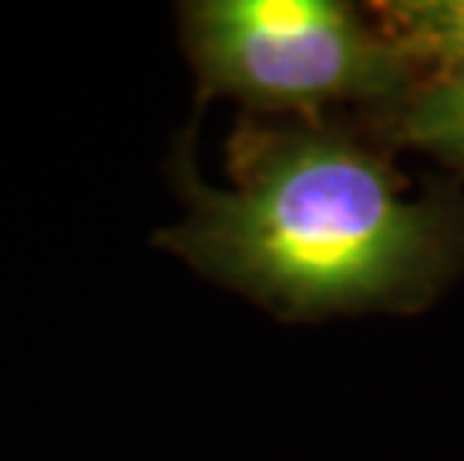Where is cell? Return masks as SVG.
Listing matches in <instances>:
<instances>
[{"label":"cell","mask_w":464,"mask_h":461,"mask_svg":"<svg viewBox=\"0 0 464 461\" xmlns=\"http://www.w3.org/2000/svg\"><path fill=\"white\" fill-rule=\"evenodd\" d=\"M177 153L186 213L165 252L282 321L420 312L464 276V195L413 192L369 139L324 117H249L231 141V186Z\"/></svg>","instance_id":"1"},{"label":"cell","mask_w":464,"mask_h":461,"mask_svg":"<svg viewBox=\"0 0 464 461\" xmlns=\"http://www.w3.org/2000/svg\"><path fill=\"white\" fill-rule=\"evenodd\" d=\"M177 18L198 93L255 117H324L348 102L374 114L420 82L378 18L339 0H192Z\"/></svg>","instance_id":"2"},{"label":"cell","mask_w":464,"mask_h":461,"mask_svg":"<svg viewBox=\"0 0 464 461\" xmlns=\"http://www.w3.org/2000/svg\"><path fill=\"white\" fill-rule=\"evenodd\" d=\"M374 132L464 174V72L422 75L396 105L374 111Z\"/></svg>","instance_id":"3"},{"label":"cell","mask_w":464,"mask_h":461,"mask_svg":"<svg viewBox=\"0 0 464 461\" xmlns=\"http://www.w3.org/2000/svg\"><path fill=\"white\" fill-rule=\"evenodd\" d=\"M372 15L420 78L464 72V0H390Z\"/></svg>","instance_id":"4"}]
</instances>
